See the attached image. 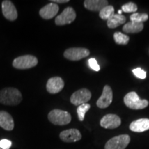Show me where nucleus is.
Here are the masks:
<instances>
[{"instance_id": "nucleus-21", "label": "nucleus", "mask_w": 149, "mask_h": 149, "mask_svg": "<svg viewBox=\"0 0 149 149\" xmlns=\"http://www.w3.org/2000/svg\"><path fill=\"white\" fill-rule=\"evenodd\" d=\"M113 37H114L115 43L117 44H120V45H126L129 41V37L120 32L115 33Z\"/></svg>"}, {"instance_id": "nucleus-20", "label": "nucleus", "mask_w": 149, "mask_h": 149, "mask_svg": "<svg viewBox=\"0 0 149 149\" xmlns=\"http://www.w3.org/2000/svg\"><path fill=\"white\" fill-rule=\"evenodd\" d=\"M115 14V9L113 6L108 5L100 11V17L103 20H108Z\"/></svg>"}, {"instance_id": "nucleus-12", "label": "nucleus", "mask_w": 149, "mask_h": 149, "mask_svg": "<svg viewBox=\"0 0 149 149\" xmlns=\"http://www.w3.org/2000/svg\"><path fill=\"white\" fill-rule=\"evenodd\" d=\"M64 81L59 77H53L50 78L46 84V90L51 94L58 93L64 88Z\"/></svg>"}, {"instance_id": "nucleus-22", "label": "nucleus", "mask_w": 149, "mask_h": 149, "mask_svg": "<svg viewBox=\"0 0 149 149\" xmlns=\"http://www.w3.org/2000/svg\"><path fill=\"white\" fill-rule=\"evenodd\" d=\"M91 105L88 103L83 104L79 105L77 109V116L79 118V121L82 122L84 120V117L86 113L88 111V110L90 109Z\"/></svg>"}, {"instance_id": "nucleus-8", "label": "nucleus", "mask_w": 149, "mask_h": 149, "mask_svg": "<svg viewBox=\"0 0 149 149\" xmlns=\"http://www.w3.org/2000/svg\"><path fill=\"white\" fill-rule=\"evenodd\" d=\"M91 98V91L86 88H81L75 91L70 97V102L74 106H78L88 102Z\"/></svg>"}, {"instance_id": "nucleus-6", "label": "nucleus", "mask_w": 149, "mask_h": 149, "mask_svg": "<svg viewBox=\"0 0 149 149\" xmlns=\"http://www.w3.org/2000/svg\"><path fill=\"white\" fill-rule=\"evenodd\" d=\"M90 55V51L85 48H70L64 53V57L71 61H78Z\"/></svg>"}, {"instance_id": "nucleus-19", "label": "nucleus", "mask_w": 149, "mask_h": 149, "mask_svg": "<svg viewBox=\"0 0 149 149\" xmlns=\"http://www.w3.org/2000/svg\"><path fill=\"white\" fill-rule=\"evenodd\" d=\"M144 29V24L130 22L123 26V31L126 33H137Z\"/></svg>"}, {"instance_id": "nucleus-24", "label": "nucleus", "mask_w": 149, "mask_h": 149, "mask_svg": "<svg viewBox=\"0 0 149 149\" xmlns=\"http://www.w3.org/2000/svg\"><path fill=\"white\" fill-rule=\"evenodd\" d=\"M137 10V6L133 2H128L122 6V10L124 13H135Z\"/></svg>"}, {"instance_id": "nucleus-9", "label": "nucleus", "mask_w": 149, "mask_h": 149, "mask_svg": "<svg viewBox=\"0 0 149 149\" xmlns=\"http://www.w3.org/2000/svg\"><path fill=\"white\" fill-rule=\"evenodd\" d=\"M2 13L4 17L9 21H15L18 17L17 10L12 1L9 0H4L1 3Z\"/></svg>"}, {"instance_id": "nucleus-15", "label": "nucleus", "mask_w": 149, "mask_h": 149, "mask_svg": "<svg viewBox=\"0 0 149 149\" xmlns=\"http://www.w3.org/2000/svg\"><path fill=\"white\" fill-rule=\"evenodd\" d=\"M0 126L6 130H13L15 126L13 118L7 112L0 111Z\"/></svg>"}, {"instance_id": "nucleus-14", "label": "nucleus", "mask_w": 149, "mask_h": 149, "mask_svg": "<svg viewBox=\"0 0 149 149\" xmlns=\"http://www.w3.org/2000/svg\"><path fill=\"white\" fill-rule=\"evenodd\" d=\"M59 9L57 3H49L40 9V15L44 19H51L57 14Z\"/></svg>"}, {"instance_id": "nucleus-10", "label": "nucleus", "mask_w": 149, "mask_h": 149, "mask_svg": "<svg viewBox=\"0 0 149 149\" xmlns=\"http://www.w3.org/2000/svg\"><path fill=\"white\" fill-rule=\"evenodd\" d=\"M121 119L119 116L115 114L106 115L100 121L102 127L107 129H114L120 126Z\"/></svg>"}, {"instance_id": "nucleus-27", "label": "nucleus", "mask_w": 149, "mask_h": 149, "mask_svg": "<svg viewBox=\"0 0 149 149\" xmlns=\"http://www.w3.org/2000/svg\"><path fill=\"white\" fill-rule=\"evenodd\" d=\"M12 146V141L6 139H3L0 141V148L1 149H10Z\"/></svg>"}, {"instance_id": "nucleus-23", "label": "nucleus", "mask_w": 149, "mask_h": 149, "mask_svg": "<svg viewBox=\"0 0 149 149\" xmlns=\"http://www.w3.org/2000/svg\"><path fill=\"white\" fill-rule=\"evenodd\" d=\"M148 15L146 13H135L132 14L130 17V22H137V23H144L148 20Z\"/></svg>"}, {"instance_id": "nucleus-25", "label": "nucleus", "mask_w": 149, "mask_h": 149, "mask_svg": "<svg viewBox=\"0 0 149 149\" xmlns=\"http://www.w3.org/2000/svg\"><path fill=\"white\" fill-rule=\"evenodd\" d=\"M133 72L136 77L141 79H144L146 77V72L143 69H141V68H135V69L133 70Z\"/></svg>"}, {"instance_id": "nucleus-28", "label": "nucleus", "mask_w": 149, "mask_h": 149, "mask_svg": "<svg viewBox=\"0 0 149 149\" xmlns=\"http://www.w3.org/2000/svg\"><path fill=\"white\" fill-rule=\"evenodd\" d=\"M51 2L55 3H64L69 2V0H51Z\"/></svg>"}, {"instance_id": "nucleus-13", "label": "nucleus", "mask_w": 149, "mask_h": 149, "mask_svg": "<svg viewBox=\"0 0 149 149\" xmlns=\"http://www.w3.org/2000/svg\"><path fill=\"white\" fill-rule=\"evenodd\" d=\"M59 138L64 142H75L81 139V134L79 130L71 128L61 132L59 134Z\"/></svg>"}, {"instance_id": "nucleus-26", "label": "nucleus", "mask_w": 149, "mask_h": 149, "mask_svg": "<svg viewBox=\"0 0 149 149\" xmlns=\"http://www.w3.org/2000/svg\"><path fill=\"white\" fill-rule=\"evenodd\" d=\"M88 66L91 69L95 70V71H100V66H99L97 61L95 58H90L88 61Z\"/></svg>"}, {"instance_id": "nucleus-16", "label": "nucleus", "mask_w": 149, "mask_h": 149, "mask_svg": "<svg viewBox=\"0 0 149 149\" xmlns=\"http://www.w3.org/2000/svg\"><path fill=\"white\" fill-rule=\"evenodd\" d=\"M129 128L130 130L136 133L146 131L149 129V119L142 118L133 121L130 124Z\"/></svg>"}, {"instance_id": "nucleus-18", "label": "nucleus", "mask_w": 149, "mask_h": 149, "mask_svg": "<svg viewBox=\"0 0 149 149\" xmlns=\"http://www.w3.org/2000/svg\"><path fill=\"white\" fill-rule=\"evenodd\" d=\"M126 19L123 15L114 14L107 20V26L110 29H115L120 25L124 24L126 22Z\"/></svg>"}, {"instance_id": "nucleus-4", "label": "nucleus", "mask_w": 149, "mask_h": 149, "mask_svg": "<svg viewBox=\"0 0 149 149\" xmlns=\"http://www.w3.org/2000/svg\"><path fill=\"white\" fill-rule=\"evenodd\" d=\"M38 59L36 57L31 55H22L17 57L13 61V66L17 69H29L36 66Z\"/></svg>"}, {"instance_id": "nucleus-7", "label": "nucleus", "mask_w": 149, "mask_h": 149, "mask_svg": "<svg viewBox=\"0 0 149 149\" xmlns=\"http://www.w3.org/2000/svg\"><path fill=\"white\" fill-rule=\"evenodd\" d=\"M76 18V13L72 7H67L60 15L55 18V24L57 26H64L71 24Z\"/></svg>"}, {"instance_id": "nucleus-2", "label": "nucleus", "mask_w": 149, "mask_h": 149, "mask_svg": "<svg viewBox=\"0 0 149 149\" xmlns=\"http://www.w3.org/2000/svg\"><path fill=\"white\" fill-rule=\"evenodd\" d=\"M48 120L55 125L64 126L71 122V115L68 112L59 109H54L48 113Z\"/></svg>"}, {"instance_id": "nucleus-29", "label": "nucleus", "mask_w": 149, "mask_h": 149, "mask_svg": "<svg viewBox=\"0 0 149 149\" xmlns=\"http://www.w3.org/2000/svg\"><path fill=\"white\" fill-rule=\"evenodd\" d=\"M122 12H123V11L122 10H118V13H117V14H118V15H122Z\"/></svg>"}, {"instance_id": "nucleus-1", "label": "nucleus", "mask_w": 149, "mask_h": 149, "mask_svg": "<svg viewBox=\"0 0 149 149\" xmlns=\"http://www.w3.org/2000/svg\"><path fill=\"white\" fill-rule=\"evenodd\" d=\"M22 100L21 92L15 88L8 87L0 91V103L7 106H16Z\"/></svg>"}, {"instance_id": "nucleus-5", "label": "nucleus", "mask_w": 149, "mask_h": 149, "mask_svg": "<svg viewBox=\"0 0 149 149\" xmlns=\"http://www.w3.org/2000/svg\"><path fill=\"white\" fill-rule=\"evenodd\" d=\"M130 137L128 135H120L113 137L107 141L104 149H125L130 143Z\"/></svg>"}, {"instance_id": "nucleus-17", "label": "nucleus", "mask_w": 149, "mask_h": 149, "mask_svg": "<svg viewBox=\"0 0 149 149\" xmlns=\"http://www.w3.org/2000/svg\"><path fill=\"white\" fill-rule=\"evenodd\" d=\"M84 7L91 11H99L109 5L107 0H86L84 2Z\"/></svg>"}, {"instance_id": "nucleus-3", "label": "nucleus", "mask_w": 149, "mask_h": 149, "mask_svg": "<svg viewBox=\"0 0 149 149\" xmlns=\"http://www.w3.org/2000/svg\"><path fill=\"white\" fill-rule=\"evenodd\" d=\"M124 102L126 107L134 110L145 109L149 104L148 100L139 99L135 92H130L126 94L124 98Z\"/></svg>"}, {"instance_id": "nucleus-11", "label": "nucleus", "mask_w": 149, "mask_h": 149, "mask_svg": "<svg viewBox=\"0 0 149 149\" xmlns=\"http://www.w3.org/2000/svg\"><path fill=\"white\" fill-rule=\"evenodd\" d=\"M113 101V91L109 86L104 87L101 97L97 101V106L100 109H106L109 107Z\"/></svg>"}]
</instances>
